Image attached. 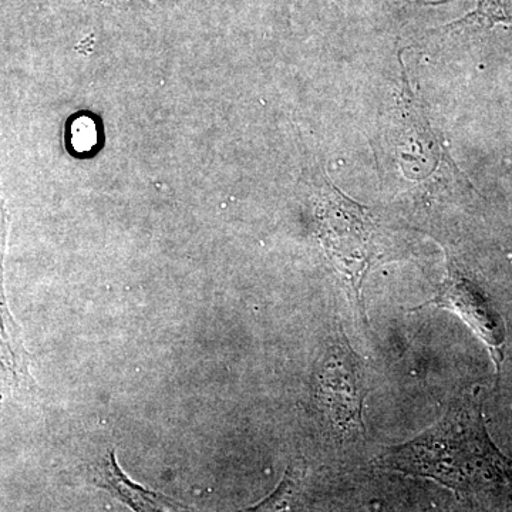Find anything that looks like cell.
<instances>
[{
    "instance_id": "6da1fadb",
    "label": "cell",
    "mask_w": 512,
    "mask_h": 512,
    "mask_svg": "<svg viewBox=\"0 0 512 512\" xmlns=\"http://www.w3.org/2000/svg\"><path fill=\"white\" fill-rule=\"evenodd\" d=\"M377 463L436 481L458 497L512 503V460L491 439L476 393L451 404L420 436L386 448Z\"/></svg>"
},
{
    "instance_id": "7a4b0ae2",
    "label": "cell",
    "mask_w": 512,
    "mask_h": 512,
    "mask_svg": "<svg viewBox=\"0 0 512 512\" xmlns=\"http://www.w3.org/2000/svg\"><path fill=\"white\" fill-rule=\"evenodd\" d=\"M318 231L357 316L369 326L362 291L367 272L384 254L379 228L362 207L333 191L319 202Z\"/></svg>"
},
{
    "instance_id": "3957f363",
    "label": "cell",
    "mask_w": 512,
    "mask_h": 512,
    "mask_svg": "<svg viewBox=\"0 0 512 512\" xmlns=\"http://www.w3.org/2000/svg\"><path fill=\"white\" fill-rule=\"evenodd\" d=\"M315 396L333 433L342 439L363 434L365 379L362 365L346 340L332 343L320 357L315 370Z\"/></svg>"
},
{
    "instance_id": "277c9868",
    "label": "cell",
    "mask_w": 512,
    "mask_h": 512,
    "mask_svg": "<svg viewBox=\"0 0 512 512\" xmlns=\"http://www.w3.org/2000/svg\"><path fill=\"white\" fill-rule=\"evenodd\" d=\"M427 305L453 312L476 333L477 338L487 346L500 379L507 345V328L503 315L484 289L464 274L458 265L448 261L446 279L436 298L423 306Z\"/></svg>"
},
{
    "instance_id": "5b68a950",
    "label": "cell",
    "mask_w": 512,
    "mask_h": 512,
    "mask_svg": "<svg viewBox=\"0 0 512 512\" xmlns=\"http://www.w3.org/2000/svg\"><path fill=\"white\" fill-rule=\"evenodd\" d=\"M90 483L130 507L134 512H185L183 505L167 495L134 483L117 463L116 450L107 451L87 468Z\"/></svg>"
},
{
    "instance_id": "8992f818",
    "label": "cell",
    "mask_w": 512,
    "mask_h": 512,
    "mask_svg": "<svg viewBox=\"0 0 512 512\" xmlns=\"http://www.w3.org/2000/svg\"><path fill=\"white\" fill-rule=\"evenodd\" d=\"M5 235V217L0 214V383L16 389L32 390L35 380L30 375L29 353L23 345L19 326L10 315L3 291L2 259Z\"/></svg>"
},
{
    "instance_id": "52a82bcc",
    "label": "cell",
    "mask_w": 512,
    "mask_h": 512,
    "mask_svg": "<svg viewBox=\"0 0 512 512\" xmlns=\"http://www.w3.org/2000/svg\"><path fill=\"white\" fill-rule=\"evenodd\" d=\"M303 480V467L293 463L286 468L281 483L276 485L274 491L264 498L261 503L239 512H292L296 503Z\"/></svg>"
},
{
    "instance_id": "ba28073f",
    "label": "cell",
    "mask_w": 512,
    "mask_h": 512,
    "mask_svg": "<svg viewBox=\"0 0 512 512\" xmlns=\"http://www.w3.org/2000/svg\"><path fill=\"white\" fill-rule=\"evenodd\" d=\"M97 127L90 117L82 116L72 126V146L79 154L90 153L97 146Z\"/></svg>"
}]
</instances>
